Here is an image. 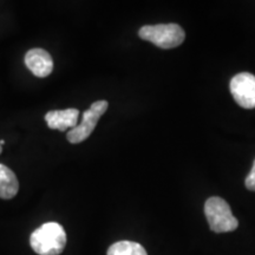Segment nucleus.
Returning a JSON list of instances; mask_svg holds the SVG:
<instances>
[{
	"instance_id": "obj_2",
	"label": "nucleus",
	"mask_w": 255,
	"mask_h": 255,
	"mask_svg": "<svg viewBox=\"0 0 255 255\" xmlns=\"http://www.w3.org/2000/svg\"><path fill=\"white\" fill-rule=\"evenodd\" d=\"M138 36L161 49H174L183 43L186 33L177 24H158L141 27Z\"/></svg>"
},
{
	"instance_id": "obj_1",
	"label": "nucleus",
	"mask_w": 255,
	"mask_h": 255,
	"mask_svg": "<svg viewBox=\"0 0 255 255\" xmlns=\"http://www.w3.org/2000/svg\"><path fill=\"white\" fill-rule=\"evenodd\" d=\"M30 245L38 255H59L66 246V233L62 225L46 222L31 234Z\"/></svg>"
},
{
	"instance_id": "obj_7",
	"label": "nucleus",
	"mask_w": 255,
	"mask_h": 255,
	"mask_svg": "<svg viewBox=\"0 0 255 255\" xmlns=\"http://www.w3.org/2000/svg\"><path fill=\"white\" fill-rule=\"evenodd\" d=\"M79 110L75 108H70L65 110L49 111L45 115V122L50 129L65 131L68 128H76L78 122Z\"/></svg>"
},
{
	"instance_id": "obj_6",
	"label": "nucleus",
	"mask_w": 255,
	"mask_h": 255,
	"mask_svg": "<svg viewBox=\"0 0 255 255\" xmlns=\"http://www.w3.org/2000/svg\"><path fill=\"white\" fill-rule=\"evenodd\" d=\"M25 65L36 77L45 78L53 70V59L47 51L31 49L25 55Z\"/></svg>"
},
{
	"instance_id": "obj_9",
	"label": "nucleus",
	"mask_w": 255,
	"mask_h": 255,
	"mask_svg": "<svg viewBox=\"0 0 255 255\" xmlns=\"http://www.w3.org/2000/svg\"><path fill=\"white\" fill-rule=\"evenodd\" d=\"M107 255H148L142 245L133 241H119L111 245Z\"/></svg>"
},
{
	"instance_id": "obj_3",
	"label": "nucleus",
	"mask_w": 255,
	"mask_h": 255,
	"mask_svg": "<svg viewBox=\"0 0 255 255\" xmlns=\"http://www.w3.org/2000/svg\"><path fill=\"white\" fill-rule=\"evenodd\" d=\"M205 214L209 227L215 233H228L238 228L239 221L233 215L231 207L221 197H210L206 201Z\"/></svg>"
},
{
	"instance_id": "obj_5",
	"label": "nucleus",
	"mask_w": 255,
	"mask_h": 255,
	"mask_svg": "<svg viewBox=\"0 0 255 255\" xmlns=\"http://www.w3.org/2000/svg\"><path fill=\"white\" fill-rule=\"evenodd\" d=\"M231 92L235 102L244 109L255 108V76L250 72H241L231 81Z\"/></svg>"
},
{
	"instance_id": "obj_10",
	"label": "nucleus",
	"mask_w": 255,
	"mask_h": 255,
	"mask_svg": "<svg viewBox=\"0 0 255 255\" xmlns=\"http://www.w3.org/2000/svg\"><path fill=\"white\" fill-rule=\"evenodd\" d=\"M245 184H246L247 189L252 191H255V159L253 162V167H252V170L248 174L246 177V181H245Z\"/></svg>"
},
{
	"instance_id": "obj_8",
	"label": "nucleus",
	"mask_w": 255,
	"mask_h": 255,
	"mask_svg": "<svg viewBox=\"0 0 255 255\" xmlns=\"http://www.w3.org/2000/svg\"><path fill=\"white\" fill-rule=\"evenodd\" d=\"M19 182L8 167L0 163V199L11 200L18 194Z\"/></svg>"
},
{
	"instance_id": "obj_4",
	"label": "nucleus",
	"mask_w": 255,
	"mask_h": 255,
	"mask_svg": "<svg viewBox=\"0 0 255 255\" xmlns=\"http://www.w3.org/2000/svg\"><path fill=\"white\" fill-rule=\"evenodd\" d=\"M108 107H109V103L107 101H97L91 104V107L83 114L81 124H78L77 127L66 133L68 141L72 144H78V143L88 139L97 126L98 121L108 110Z\"/></svg>"
},
{
	"instance_id": "obj_12",
	"label": "nucleus",
	"mask_w": 255,
	"mask_h": 255,
	"mask_svg": "<svg viewBox=\"0 0 255 255\" xmlns=\"http://www.w3.org/2000/svg\"><path fill=\"white\" fill-rule=\"evenodd\" d=\"M1 151H2V146L0 145V154H1Z\"/></svg>"
},
{
	"instance_id": "obj_11",
	"label": "nucleus",
	"mask_w": 255,
	"mask_h": 255,
	"mask_svg": "<svg viewBox=\"0 0 255 255\" xmlns=\"http://www.w3.org/2000/svg\"><path fill=\"white\" fill-rule=\"evenodd\" d=\"M4 143H5L4 139H1V141H0V145H2V144H4Z\"/></svg>"
}]
</instances>
